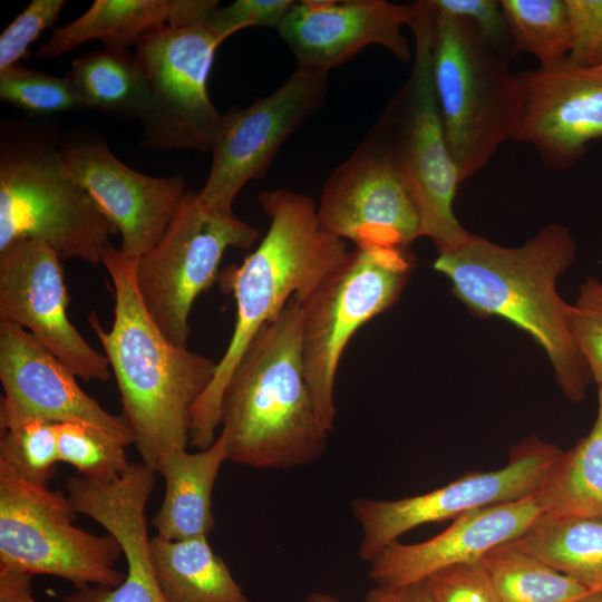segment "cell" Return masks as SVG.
<instances>
[{
    "mask_svg": "<svg viewBox=\"0 0 602 602\" xmlns=\"http://www.w3.org/2000/svg\"><path fill=\"white\" fill-rule=\"evenodd\" d=\"M502 602H601L602 592L591 591L574 579L508 544L483 560Z\"/></svg>",
    "mask_w": 602,
    "mask_h": 602,
    "instance_id": "83f0119b",
    "label": "cell"
},
{
    "mask_svg": "<svg viewBox=\"0 0 602 602\" xmlns=\"http://www.w3.org/2000/svg\"><path fill=\"white\" fill-rule=\"evenodd\" d=\"M415 49L407 80L383 111L376 129L389 146L412 192L421 219V236L438 253L465 244L472 234L458 222L454 202L459 176L452 158L433 80L436 16L427 3H412Z\"/></svg>",
    "mask_w": 602,
    "mask_h": 602,
    "instance_id": "52a82bcc",
    "label": "cell"
},
{
    "mask_svg": "<svg viewBox=\"0 0 602 602\" xmlns=\"http://www.w3.org/2000/svg\"><path fill=\"white\" fill-rule=\"evenodd\" d=\"M305 602H341V601L329 593L312 592L307 596Z\"/></svg>",
    "mask_w": 602,
    "mask_h": 602,
    "instance_id": "60d3db41",
    "label": "cell"
},
{
    "mask_svg": "<svg viewBox=\"0 0 602 602\" xmlns=\"http://www.w3.org/2000/svg\"><path fill=\"white\" fill-rule=\"evenodd\" d=\"M171 0H96L69 25L57 29L37 52L55 58L89 40H100L105 49L128 51L168 23Z\"/></svg>",
    "mask_w": 602,
    "mask_h": 602,
    "instance_id": "cb8c5ba5",
    "label": "cell"
},
{
    "mask_svg": "<svg viewBox=\"0 0 602 602\" xmlns=\"http://www.w3.org/2000/svg\"><path fill=\"white\" fill-rule=\"evenodd\" d=\"M77 376L26 329L0 321V429L31 419L89 425L124 446L135 437L123 417L87 395Z\"/></svg>",
    "mask_w": 602,
    "mask_h": 602,
    "instance_id": "2e32d148",
    "label": "cell"
},
{
    "mask_svg": "<svg viewBox=\"0 0 602 602\" xmlns=\"http://www.w3.org/2000/svg\"><path fill=\"white\" fill-rule=\"evenodd\" d=\"M562 452L530 436L512 447L507 464L499 469L468 472L441 487L399 499L353 498L352 515L361 528L360 560L370 563L389 544L424 524L536 494Z\"/></svg>",
    "mask_w": 602,
    "mask_h": 602,
    "instance_id": "7c38bea8",
    "label": "cell"
},
{
    "mask_svg": "<svg viewBox=\"0 0 602 602\" xmlns=\"http://www.w3.org/2000/svg\"><path fill=\"white\" fill-rule=\"evenodd\" d=\"M426 582L434 602H502L483 561L439 570Z\"/></svg>",
    "mask_w": 602,
    "mask_h": 602,
    "instance_id": "836d02e7",
    "label": "cell"
},
{
    "mask_svg": "<svg viewBox=\"0 0 602 602\" xmlns=\"http://www.w3.org/2000/svg\"><path fill=\"white\" fill-rule=\"evenodd\" d=\"M317 214L324 230L356 247H406L421 237L412 192L376 128L330 174Z\"/></svg>",
    "mask_w": 602,
    "mask_h": 602,
    "instance_id": "5bb4252c",
    "label": "cell"
},
{
    "mask_svg": "<svg viewBox=\"0 0 602 602\" xmlns=\"http://www.w3.org/2000/svg\"><path fill=\"white\" fill-rule=\"evenodd\" d=\"M435 16L434 88L447 145L463 183L513 139L522 114V90L509 60L472 22Z\"/></svg>",
    "mask_w": 602,
    "mask_h": 602,
    "instance_id": "8992f818",
    "label": "cell"
},
{
    "mask_svg": "<svg viewBox=\"0 0 602 602\" xmlns=\"http://www.w3.org/2000/svg\"><path fill=\"white\" fill-rule=\"evenodd\" d=\"M258 237L255 227L187 191L162 237L136 265L143 302L167 339L187 344L194 302L214 283L224 252L250 249Z\"/></svg>",
    "mask_w": 602,
    "mask_h": 602,
    "instance_id": "30bf717a",
    "label": "cell"
},
{
    "mask_svg": "<svg viewBox=\"0 0 602 602\" xmlns=\"http://www.w3.org/2000/svg\"><path fill=\"white\" fill-rule=\"evenodd\" d=\"M536 495L545 514L602 517V388L591 430L562 452Z\"/></svg>",
    "mask_w": 602,
    "mask_h": 602,
    "instance_id": "484cf974",
    "label": "cell"
},
{
    "mask_svg": "<svg viewBox=\"0 0 602 602\" xmlns=\"http://www.w3.org/2000/svg\"><path fill=\"white\" fill-rule=\"evenodd\" d=\"M0 98L38 116L85 108L68 76L57 77L19 65L0 71Z\"/></svg>",
    "mask_w": 602,
    "mask_h": 602,
    "instance_id": "1f68e13d",
    "label": "cell"
},
{
    "mask_svg": "<svg viewBox=\"0 0 602 602\" xmlns=\"http://www.w3.org/2000/svg\"><path fill=\"white\" fill-rule=\"evenodd\" d=\"M208 17L190 26L166 25L136 46L135 56L151 91L140 119L143 147L210 151L221 114L210 98L207 78L215 51L225 39Z\"/></svg>",
    "mask_w": 602,
    "mask_h": 602,
    "instance_id": "8fae6325",
    "label": "cell"
},
{
    "mask_svg": "<svg viewBox=\"0 0 602 602\" xmlns=\"http://www.w3.org/2000/svg\"><path fill=\"white\" fill-rule=\"evenodd\" d=\"M259 202L271 220L266 234L240 265L221 274L224 290L235 299L236 319L215 375L192 411L190 443L198 449L217 437L224 389L255 334L293 297H307L350 252L344 240L321 226L311 197L273 190L262 192Z\"/></svg>",
    "mask_w": 602,
    "mask_h": 602,
    "instance_id": "3957f363",
    "label": "cell"
},
{
    "mask_svg": "<svg viewBox=\"0 0 602 602\" xmlns=\"http://www.w3.org/2000/svg\"><path fill=\"white\" fill-rule=\"evenodd\" d=\"M85 107L142 119L149 105L147 76L128 51L103 49L86 52L71 62L67 75Z\"/></svg>",
    "mask_w": 602,
    "mask_h": 602,
    "instance_id": "4316f807",
    "label": "cell"
},
{
    "mask_svg": "<svg viewBox=\"0 0 602 602\" xmlns=\"http://www.w3.org/2000/svg\"><path fill=\"white\" fill-rule=\"evenodd\" d=\"M522 114L513 139L532 145L544 167L566 171L602 138V65L567 58L553 67L516 72Z\"/></svg>",
    "mask_w": 602,
    "mask_h": 602,
    "instance_id": "e0dca14e",
    "label": "cell"
},
{
    "mask_svg": "<svg viewBox=\"0 0 602 602\" xmlns=\"http://www.w3.org/2000/svg\"><path fill=\"white\" fill-rule=\"evenodd\" d=\"M515 51L532 55L540 67L564 61L571 49L566 0H499Z\"/></svg>",
    "mask_w": 602,
    "mask_h": 602,
    "instance_id": "f1b7e54d",
    "label": "cell"
},
{
    "mask_svg": "<svg viewBox=\"0 0 602 602\" xmlns=\"http://www.w3.org/2000/svg\"><path fill=\"white\" fill-rule=\"evenodd\" d=\"M156 473L145 463H135L109 483L91 482L80 475L67 479L66 493L75 511L96 521L116 538L127 572L117 586L90 585L59 596L62 601L168 602L154 571L146 521Z\"/></svg>",
    "mask_w": 602,
    "mask_h": 602,
    "instance_id": "d6986e66",
    "label": "cell"
},
{
    "mask_svg": "<svg viewBox=\"0 0 602 602\" xmlns=\"http://www.w3.org/2000/svg\"><path fill=\"white\" fill-rule=\"evenodd\" d=\"M575 251L570 229L551 223L516 247L472 234L459 247L438 253L433 264L473 314L502 318L530 334L545 351L557 385L572 402L584 399L592 379L570 332V304L556 290Z\"/></svg>",
    "mask_w": 602,
    "mask_h": 602,
    "instance_id": "7a4b0ae2",
    "label": "cell"
},
{
    "mask_svg": "<svg viewBox=\"0 0 602 602\" xmlns=\"http://www.w3.org/2000/svg\"><path fill=\"white\" fill-rule=\"evenodd\" d=\"M0 463L30 482L47 485L60 463L57 423L31 419L1 430Z\"/></svg>",
    "mask_w": 602,
    "mask_h": 602,
    "instance_id": "4dcf8cb0",
    "label": "cell"
},
{
    "mask_svg": "<svg viewBox=\"0 0 602 602\" xmlns=\"http://www.w3.org/2000/svg\"><path fill=\"white\" fill-rule=\"evenodd\" d=\"M158 584L168 602H250L207 536L151 537Z\"/></svg>",
    "mask_w": 602,
    "mask_h": 602,
    "instance_id": "603a6c76",
    "label": "cell"
},
{
    "mask_svg": "<svg viewBox=\"0 0 602 602\" xmlns=\"http://www.w3.org/2000/svg\"><path fill=\"white\" fill-rule=\"evenodd\" d=\"M64 0L31 1L0 36V71L25 59L29 46L59 18Z\"/></svg>",
    "mask_w": 602,
    "mask_h": 602,
    "instance_id": "e575fe53",
    "label": "cell"
},
{
    "mask_svg": "<svg viewBox=\"0 0 602 602\" xmlns=\"http://www.w3.org/2000/svg\"><path fill=\"white\" fill-rule=\"evenodd\" d=\"M412 13V3L386 0H302L278 31L304 69L329 72L371 45L406 62L414 51L402 28Z\"/></svg>",
    "mask_w": 602,
    "mask_h": 602,
    "instance_id": "ffe728a7",
    "label": "cell"
},
{
    "mask_svg": "<svg viewBox=\"0 0 602 602\" xmlns=\"http://www.w3.org/2000/svg\"><path fill=\"white\" fill-rule=\"evenodd\" d=\"M71 501L62 491L30 482L0 463V570L61 577L76 590L117 586L125 574L114 536L74 524Z\"/></svg>",
    "mask_w": 602,
    "mask_h": 602,
    "instance_id": "9c48e42d",
    "label": "cell"
},
{
    "mask_svg": "<svg viewBox=\"0 0 602 602\" xmlns=\"http://www.w3.org/2000/svg\"><path fill=\"white\" fill-rule=\"evenodd\" d=\"M33 576L22 571L0 570V602H37L32 594Z\"/></svg>",
    "mask_w": 602,
    "mask_h": 602,
    "instance_id": "ab89813d",
    "label": "cell"
},
{
    "mask_svg": "<svg viewBox=\"0 0 602 602\" xmlns=\"http://www.w3.org/2000/svg\"><path fill=\"white\" fill-rule=\"evenodd\" d=\"M229 460L224 437L197 453L177 449L157 473L165 480L163 502L152 518L159 536L182 540L207 536L215 526L212 494L224 462Z\"/></svg>",
    "mask_w": 602,
    "mask_h": 602,
    "instance_id": "7402d4cb",
    "label": "cell"
},
{
    "mask_svg": "<svg viewBox=\"0 0 602 602\" xmlns=\"http://www.w3.org/2000/svg\"><path fill=\"white\" fill-rule=\"evenodd\" d=\"M328 75L297 67L270 95L221 114L210 142L211 168L197 192L203 202L234 214L241 190L265 176L281 145L319 108Z\"/></svg>",
    "mask_w": 602,
    "mask_h": 602,
    "instance_id": "4fadbf2b",
    "label": "cell"
},
{
    "mask_svg": "<svg viewBox=\"0 0 602 602\" xmlns=\"http://www.w3.org/2000/svg\"><path fill=\"white\" fill-rule=\"evenodd\" d=\"M363 602H434L426 580L401 588L376 585L368 591Z\"/></svg>",
    "mask_w": 602,
    "mask_h": 602,
    "instance_id": "f35d334b",
    "label": "cell"
},
{
    "mask_svg": "<svg viewBox=\"0 0 602 602\" xmlns=\"http://www.w3.org/2000/svg\"><path fill=\"white\" fill-rule=\"evenodd\" d=\"M294 4L295 1L291 0H236L225 7L219 6L208 20L226 40L249 27L278 30Z\"/></svg>",
    "mask_w": 602,
    "mask_h": 602,
    "instance_id": "8d00e7d4",
    "label": "cell"
},
{
    "mask_svg": "<svg viewBox=\"0 0 602 602\" xmlns=\"http://www.w3.org/2000/svg\"><path fill=\"white\" fill-rule=\"evenodd\" d=\"M57 443L59 462L71 465L91 482H113L132 464L126 446L89 425L57 423Z\"/></svg>",
    "mask_w": 602,
    "mask_h": 602,
    "instance_id": "f546056e",
    "label": "cell"
},
{
    "mask_svg": "<svg viewBox=\"0 0 602 602\" xmlns=\"http://www.w3.org/2000/svg\"><path fill=\"white\" fill-rule=\"evenodd\" d=\"M571 49L567 59L580 66L602 65V0H566Z\"/></svg>",
    "mask_w": 602,
    "mask_h": 602,
    "instance_id": "74e56055",
    "label": "cell"
},
{
    "mask_svg": "<svg viewBox=\"0 0 602 602\" xmlns=\"http://www.w3.org/2000/svg\"><path fill=\"white\" fill-rule=\"evenodd\" d=\"M220 434L229 460L289 469L319 459L330 431L305 380L302 310L293 297L252 339L222 396Z\"/></svg>",
    "mask_w": 602,
    "mask_h": 602,
    "instance_id": "277c9868",
    "label": "cell"
},
{
    "mask_svg": "<svg viewBox=\"0 0 602 602\" xmlns=\"http://www.w3.org/2000/svg\"><path fill=\"white\" fill-rule=\"evenodd\" d=\"M138 259L107 244L101 264L114 287V321L108 331L94 311L88 321L115 376L122 417L143 463L158 472L171 453L186 449L193 408L211 383L217 362L165 337L140 297Z\"/></svg>",
    "mask_w": 602,
    "mask_h": 602,
    "instance_id": "6da1fadb",
    "label": "cell"
},
{
    "mask_svg": "<svg viewBox=\"0 0 602 602\" xmlns=\"http://www.w3.org/2000/svg\"><path fill=\"white\" fill-rule=\"evenodd\" d=\"M427 3L436 13L472 22L486 41L507 60L515 52L499 1L427 0Z\"/></svg>",
    "mask_w": 602,
    "mask_h": 602,
    "instance_id": "d590c367",
    "label": "cell"
},
{
    "mask_svg": "<svg viewBox=\"0 0 602 602\" xmlns=\"http://www.w3.org/2000/svg\"><path fill=\"white\" fill-rule=\"evenodd\" d=\"M69 297L58 254L35 240L0 250V321L30 332L78 378L107 381V357L70 322Z\"/></svg>",
    "mask_w": 602,
    "mask_h": 602,
    "instance_id": "9a60e30c",
    "label": "cell"
},
{
    "mask_svg": "<svg viewBox=\"0 0 602 602\" xmlns=\"http://www.w3.org/2000/svg\"><path fill=\"white\" fill-rule=\"evenodd\" d=\"M509 546L602 592V517L556 516L542 513Z\"/></svg>",
    "mask_w": 602,
    "mask_h": 602,
    "instance_id": "d4e9b609",
    "label": "cell"
},
{
    "mask_svg": "<svg viewBox=\"0 0 602 602\" xmlns=\"http://www.w3.org/2000/svg\"><path fill=\"white\" fill-rule=\"evenodd\" d=\"M60 153L72 177L119 232V250L128 256L140 258L153 249L187 193L181 175L138 173L98 138L70 140Z\"/></svg>",
    "mask_w": 602,
    "mask_h": 602,
    "instance_id": "ac0fdd59",
    "label": "cell"
},
{
    "mask_svg": "<svg viewBox=\"0 0 602 602\" xmlns=\"http://www.w3.org/2000/svg\"><path fill=\"white\" fill-rule=\"evenodd\" d=\"M412 265L406 247H356L298 300L304 376L328 431L334 426V382L343 350L360 327L398 301Z\"/></svg>",
    "mask_w": 602,
    "mask_h": 602,
    "instance_id": "ba28073f",
    "label": "cell"
},
{
    "mask_svg": "<svg viewBox=\"0 0 602 602\" xmlns=\"http://www.w3.org/2000/svg\"><path fill=\"white\" fill-rule=\"evenodd\" d=\"M569 328L592 379L602 388V281L592 276L580 285L569 309Z\"/></svg>",
    "mask_w": 602,
    "mask_h": 602,
    "instance_id": "d6a6232c",
    "label": "cell"
},
{
    "mask_svg": "<svg viewBox=\"0 0 602 602\" xmlns=\"http://www.w3.org/2000/svg\"><path fill=\"white\" fill-rule=\"evenodd\" d=\"M113 230L49 135L22 124L2 129L0 250L35 240L60 259L98 264Z\"/></svg>",
    "mask_w": 602,
    "mask_h": 602,
    "instance_id": "5b68a950",
    "label": "cell"
},
{
    "mask_svg": "<svg viewBox=\"0 0 602 602\" xmlns=\"http://www.w3.org/2000/svg\"><path fill=\"white\" fill-rule=\"evenodd\" d=\"M602 602V601H601Z\"/></svg>",
    "mask_w": 602,
    "mask_h": 602,
    "instance_id": "b9f144b4",
    "label": "cell"
},
{
    "mask_svg": "<svg viewBox=\"0 0 602 602\" xmlns=\"http://www.w3.org/2000/svg\"><path fill=\"white\" fill-rule=\"evenodd\" d=\"M543 513L537 495L465 513L436 536L414 544L396 541L369 564L376 585L401 588L463 563L482 561L520 538Z\"/></svg>",
    "mask_w": 602,
    "mask_h": 602,
    "instance_id": "44dd1931",
    "label": "cell"
}]
</instances>
